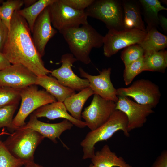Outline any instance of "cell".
Listing matches in <instances>:
<instances>
[{"label": "cell", "mask_w": 167, "mask_h": 167, "mask_svg": "<svg viewBox=\"0 0 167 167\" xmlns=\"http://www.w3.org/2000/svg\"><path fill=\"white\" fill-rule=\"evenodd\" d=\"M127 123L126 115L122 111L115 110L106 122L88 132L80 142L83 152L82 159H91L95 152V144L99 142L107 140L118 131H122L125 136L129 137Z\"/></svg>", "instance_id": "obj_3"}, {"label": "cell", "mask_w": 167, "mask_h": 167, "mask_svg": "<svg viewBox=\"0 0 167 167\" xmlns=\"http://www.w3.org/2000/svg\"><path fill=\"white\" fill-rule=\"evenodd\" d=\"M2 0H0V3L2 2ZM1 6H0V23H2L1 19Z\"/></svg>", "instance_id": "obj_40"}, {"label": "cell", "mask_w": 167, "mask_h": 167, "mask_svg": "<svg viewBox=\"0 0 167 167\" xmlns=\"http://www.w3.org/2000/svg\"><path fill=\"white\" fill-rule=\"evenodd\" d=\"M37 76L21 64H11L0 70V87H8L20 90L35 85Z\"/></svg>", "instance_id": "obj_13"}, {"label": "cell", "mask_w": 167, "mask_h": 167, "mask_svg": "<svg viewBox=\"0 0 167 167\" xmlns=\"http://www.w3.org/2000/svg\"><path fill=\"white\" fill-rule=\"evenodd\" d=\"M79 70L81 76L88 80L89 87L94 94L115 103L118 101L117 89L114 87L110 79L111 68L103 69L100 71L99 74L96 75L89 74L81 67Z\"/></svg>", "instance_id": "obj_14"}, {"label": "cell", "mask_w": 167, "mask_h": 167, "mask_svg": "<svg viewBox=\"0 0 167 167\" xmlns=\"http://www.w3.org/2000/svg\"><path fill=\"white\" fill-rule=\"evenodd\" d=\"M65 5L78 11H84L94 0H61Z\"/></svg>", "instance_id": "obj_32"}, {"label": "cell", "mask_w": 167, "mask_h": 167, "mask_svg": "<svg viewBox=\"0 0 167 167\" xmlns=\"http://www.w3.org/2000/svg\"><path fill=\"white\" fill-rule=\"evenodd\" d=\"M17 105H13L0 107V128L6 127L11 129Z\"/></svg>", "instance_id": "obj_31"}, {"label": "cell", "mask_w": 167, "mask_h": 167, "mask_svg": "<svg viewBox=\"0 0 167 167\" xmlns=\"http://www.w3.org/2000/svg\"><path fill=\"white\" fill-rule=\"evenodd\" d=\"M8 28L2 23H0V51L2 52L7 36Z\"/></svg>", "instance_id": "obj_34"}, {"label": "cell", "mask_w": 167, "mask_h": 167, "mask_svg": "<svg viewBox=\"0 0 167 167\" xmlns=\"http://www.w3.org/2000/svg\"><path fill=\"white\" fill-rule=\"evenodd\" d=\"M84 11L88 17L103 22L109 30L124 29L122 0H94Z\"/></svg>", "instance_id": "obj_6"}, {"label": "cell", "mask_w": 167, "mask_h": 167, "mask_svg": "<svg viewBox=\"0 0 167 167\" xmlns=\"http://www.w3.org/2000/svg\"><path fill=\"white\" fill-rule=\"evenodd\" d=\"M4 133H5L4 132H2V133H1V134H0V135H1L2 134H4Z\"/></svg>", "instance_id": "obj_42"}, {"label": "cell", "mask_w": 167, "mask_h": 167, "mask_svg": "<svg viewBox=\"0 0 167 167\" xmlns=\"http://www.w3.org/2000/svg\"><path fill=\"white\" fill-rule=\"evenodd\" d=\"M36 1V0H24V4H25V6H26V7H27L32 5Z\"/></svg>", "instance_id": "obj_38"}, {"label": "cell", "mask_w": 167, "mask_h": 167, "mask_svg": "<svg viewBox=\"0 0 167 167\" xmlns=\"http://www.w3.org/2000/svg\"><path fill=\"white\" fill-rule=\"evenodd\" d=\"M117 95L130 97L136 103L155 107L159 102L161 93L159 87L147 79H141L127 88L117 89Z\"/></svg>", "instance_id": "obj_9"}, {"label": "cell", "mask_w": 167, "mask_h": 167, "mask_svg": "<svg viewBox=\"0 0 167 167\" xmlns=\"http://www.w3.org/2000/svg\"><path fill=\"white\" fill-rule=\"evenodd\" d=\"M73 126L71 122L66 119L55 123L43 122L39 120L38 118L32 114L30 116L29 122L23 126L37 132L45 138H47L56 143L57 139H59L63 132L71 129Z\"/></svg>", "instance_id": "obj_16"}, {"label": "cell", "mask_w": 167, "mask_h": 167, "mask_svg": "<svg viewBox=\"0 0 167 167\" xmlns=\"http://www.w3.org/2000/svg\"><path fill=\"white\" fill-rule=\"evenodd\" d=\"M144 54L143 49L139 44H135L124 48L121 58L126 66L142 58Z\"/></svg>", "instance_id": "obj_28"}, {"label": "cell", "mask_w": 167, "mask_h": 167, "mask_svg": "<svg viewBox=\"0 0 167 167\" xmlns=\"http://www.w3.org/2000/svg\"><path fill=\"white\" fill-rule=\"evenodd\" d=\"M77 61L71 53L63 54L60 60L61 66L51 71V75L63 86L79 92L89 87V84L87 79L79 77L73 71L72 67Z\"/></svg>", "instance_id": "obj_12"}, {"label": "cell", "mask_w": 167, "mask_h": 167, "mask_svg": "<svg viewBox=\"0 0 167 167\" xmlns=\"http://www.w3.org/2000/svg\"><path fill=\"white\" fill-rule=\"evenodd\" d=\"M30 32L25 20L15 11L2 52L11 64H21L37 76L47 75L51 71L45 66Z\"/></svg>", "instance_id": "obj_1"}, {"label": "cell", "mask_w": 167, "mask_h": 167, "mask_svg": "<svg viewBox=\"0 0 167 167\" xmlns=\"http://www.w3.org/2000/svg\"><path fill=\"white\" fill-rule=\"evenodd\" d=\"M91 159L92 163L95 167H133L122 157L118 156L112 152L107 144L104 145L100 150L95 152Z\"/></svg>", "instance_id": "obj_20"}, {"label": "cell", "mask_w": 167, "mask_h": 167, "mask_svg": "<svg viewBox=\"0 0 167 167\" xmlns=\"http://www.w3.org/2000/svg\"><path fill=\"white\" fill-rule=\"evenodd\" d=\"M143 64V71L164 73L167 67V51L164 50L145 54Z\"/></svg>", "instance_id": "obj_24"}, {"label": "cell", "mask_w": 167, "mask_h": 167, "mask_svg": "<svg viewBox=\"0 0 167 167\" xmlns=\"http://www.w3.org/2000/svg\"><path fill=\"white\" fill-rule=\"evenodd\" d=\"M55 0H39L31 6L18 10L19 14L26 21L31 32L36 19L42 11Z\"/></svg>", "instance_id": "obj_25"}, {"label": "cell", "mask_w": 167, "mask_h": 167, "mask_svg": "<svg viewBox=\"0 0 167 167\" xmlns=\"http://www.w3.org/2000/svg\"><path fill=\"white\" fill-rule=\"evenodd\" d=\"M159 23L164 31L167 33V19L164 16L159 15L158 16Z\"/></svg>", "instance_id": "obj_36"}, {"label": "cell", "mask_w": 167, "mask_h": 167, "mask_svg": "<svg viewBox=\"0 0 167 167\" xmlns=\"http://www.w3.org/2000/svg\"><path fill=\"white\" fill-rule=\"evenodd\" d=\"M35 85H30L20 90L21 104L13 119L11 129L15 130L24 126L26 119L32 112L44 105L57 101L46 91L39 90Z\"/></svg>", "instance_id": "obj_5"}, {"label": "cell", "mask_w": 167, "mask_h": 167, "mask_svg": "<svg viewBox=\"0 0 167 167\" xmlns=\"http://www.w3.org/2000/svg\"><path fill=\"white\" fill-rule=\"evenodd\" d=\"M77 61L88 64L91 62L90 54L93 48L103 45V36L88 23L65 30L61 33Z\"/></svg>", "instance_id": "obj_2"}, {"label": "cell", "mask_w": 167, "mask_h": 167, "mask_svg": "<svg viewBox=\"0 0 167 167\" xmlns=\"http://www.w3.org/2000/svg\"><path fill=\"white\" fill-rule=\"evenodd\" d=\"M33 114L37 118L45 117L50 120L64 118L80 128H83L87 126L84 121L76 119L70 114L63 103L59 101H57L44 105L35 110Z\"/></svg>", "instance_id": "obj_17"}, {"label": "cell", "mask_w": 167, "mask_h": 167, "mask_svg": "<svg viewBox=\"0 0 167 167\" xmlns=\"http://www.w3.org/2000/svg\"><path fill=\"white\" fill-rule=\"evenodd\" d=\"M116 103L94 94L90 105L81 113L87 126L91 131L106 122L115 110Z\"/></svg>", "instance_id": "obj_10"}, {"label": "cell", "mask_w": 167, "mask_h": 167, "mask_svg": "<svg viewBox=\"0 0 167 167\" xmlns=\"http://www.w3.org/2000/svg\"><path fill=\"white\" fill-rule=\"evenodd\" d=\"M47 7L36 19L32 32L34 44L42 57L45 54V49L48 42L57 32L52 26Z\"/></svg>", "instance_id": "obj_15"}, {"label": "cell", "mask_w": 167, "mask_h": 167, "mask_svg": "<svg viewBox=\"0 0 167 167\" xmlns=\"http://www.w3.org/2000/svg\"><path fill=\"white\" fill-rule=\"evenodd\" d=\"M20 99V90L8 87H0V107L18 105Z\"/></svg>", "instance_id": "obj_27"}, {"label": "cell", "mask_w": 167, "mask_h": 167, "mask_svg": "<svg viewBox=\"0 0 167 167\" xmlns=\"http://www.w3.org/2000/svg\"><path fill=\"white\" fill-rule=\"evenodd\" d=\"M143 56L138 60L125 66L123 77L126 85L130 84L136 76L143 71Z\"/></svg>", "instance_id": "obj_30"}, {"label": "cell", "mask_w": 167, "mask_h": 167, "mask_svg": "<svg viewBox=\"0 0 167 167\" xmlns=\"http://www.w3.org/2000/svg\"><path fill=\"white\" fill-rule=\"evenodd\" d=\"M11 65L3 53L0 51V70L4 69Z\"/></svg>", "instance_id": "obj_35"}, {"label": "cell", "mask_w": 167, "mask_h": 167, "mask_svg": "<svg viewBox=\"0 0 167 167\" xmlns=\"http://www.w3.org/2000/svg\"><path fill=\"white\" fill-rule=\"evenodd\" d=\"M146 29V34L139 44L143 49L144 54L165 50L167 46V36L159 32L157 27Z\"/></svg>", "instance_id": "obj_21"}, {"label": "cell", "mask_w": 167, "mask_h": 167, "mask_svg": "<svg viewBox=\"0 0 167 167\" xmlns=\"http://www.w3.org/2000/svg\"><path fill=\"white\" fill-rule=\"evenodd\" d=\"M35 85L42 86L56 100L63 102L75 93L74 90L62 85L55 78L47 75L37 76Z\"/></svg>", "instance_id": "obj_19"}, {"label": "cell", "mask_w": 167, "mask_h": 167, "mask_svg": "<svg viewBox=\"0 0 167 167\" xmlns=\"http://www.w3.org/2000/svg\"><path fill=\"white\" fill-rule=\"evenodd\" d=\"M118 96V100L116 103L115 110L122 111L126 116L127 130L129 132L143 126L148 117L154 112L153 108L150 105L138 104L127 96Z\"/></svg>", "instance_id": "obj_11"}, {"label": "cell", "mask_w": 167, "mask_h": 167, "mask_svg": "<svg viewBox=\"0 0 167 167\" xmlns=\"http://www.w3.org/2000/svg\"><path fill=\"white\" fill-rule=\"evenodd\" d=\"M161 3H162L163 4H165L167 5V0H161V1H160Z\"/></svg>", "instance_id": "obj_39"}, {"label": "cell", "mask_w": 167, "mask_h": 167, "mask_svg": "<svg viewBox=\"0 0 167 167\" xmlns=\"http://www.w3.org/2000/svg\"><path fill=\"white\" fill-rule=\"evenodd\" d=\"M27 163L13 156L0 141V167H21Z\"/></svg>", "instance_id": "obj_29"}, {"label": "cell", "mask_w": 167, "mask_h": 167, "mask_svg": "<svg viewBox=\"0 0 167 167\" xmlns=\"http://www.w3.org/2000/svg\"><path fill=\"white\" fill-rule=\"evenodd\" d=\"M44 138L37 132L23 126L3 143L13 156L28 163L34 161L35 151Z\"/></svg>", "instance_id": "obj_4"}, {"label": "cell", "mask_w": 167, "mask_h": 167, "mask_svg": "<svg viewBox=\"0 0 167 167\" xmlns=\"http://www.w3.org/2000/svg\"><path fill=\"white\" fill-rule=\"evenodd\" d=\"M124 29H137L146 30L141 16L139 0H122Z\"/></svg>", "instance_id": "obj_18"}, {"label": "cell", "mask_w": 167, "mask_h": 167, "mask_svg": "<svg viewBox=\"0 0 167 167\" xmlns=\"http://www.w3.org/2000/svg\"><path fill=\"white\" fill-rule=\"evenodd\" d=\"M147 30L137 29L109 30L104 36L103 54L110 57L130 45L139 44L145 37Z\"/></svg>", "instance_id": "obj_8"}, {"label": "cell", "mask_w": 167, "mask_h": 167, "mask_svg": "<svg viewBox=\"0 0 167 167\" xmlns=\"http://www.w3.org/2000/svg\"><path fill=\"white\" fill-rule=\"evenodd\" d=\"M24 0H8L3 2L1 6V18L3 24L9 29L12 16L15 11L20 9Z\"/></svg>", "instance_id": "obj_26"}, {"label": "cell", "mask_w": 167, "mask_h": 167, "mask_svg": "<svg viewBox=\"0 0 167 167\" xmlns=\"http://www.w3.org/2000/svg\"><path fill=\"white\" fill-rule=\"evenodd\" d=\"M47 7L52 25L60 33L88 23L85 11L74 9L62 3L61 0H55Z\"/></svg>", "instance_id": "obj_7"}, {"label": "cell", "mask_w": 167, "mask_h": 167, "mask_svg": "<svg viewBox=\"0 0 167 167\" xmlns=\"http://www.w3.org/2000/svg\"><path fill=\"white\" fill-rule=\"evenodd\" d=\"M141 13L147 24V28L157 27L159 25L158 12L167 10L158 0H139Z\"/></svg>", "instance_id": "obj_23"}, {"label": "cell", "mask_w": 167, "mask_h": 167, "mask_svg": "<svg viewBox=\"0 0 167 167\" xmlns=\"http://www.w3.org/2000/svg\"><path fill=\"white\" fill-rule=\"evenodd\" d=\"M23 167H44L39 164L35 163L34 161L27 163L24 165Z\"/></svg>", "instance_id": "obj_37"}, {"label": "cell", "mask_w": 167, "mask_h": 167, "mask_svg": "<svg viewBox=\"0 0 167 167\" xmlns=\"http://www.w3.org/2000/svg\"><path fill=\"white\" fill-rule=\"evenodd\" d=\"M94 94L89 87L66 99L63 102L67 110L74 118L81 120L83 107L89 98Z\"/></svg>", "instance_id": "obj_22"}, {"label": "cell", "mask_w": 167, "mask_h": 167, "mask_svg": "<svg viewBox=\"0 0 167 167\" xmlns=\"http://www.w3.org/2000/svg\"><path fill=\"white\" fill-rule=\"evenodd\" d=\"M151 167H167V151H163Z\"/></svg>", "instance_id": "obj_33"}, {"label": "cell", "mask_w": 167, "mask_h": 167, "mask_svg": "<svg viewBox=\"0 0 167 167\" xmlns=\"http://www.w3.org/2000/svg\"><path fill=\"white\" fill-rule=\"evenodd\" d=\"M88 167H95L94 166L93 164L91 163L89 166Z\"/></svg>", "instance_id": "obj_41"}]
</instances>
